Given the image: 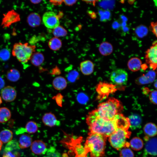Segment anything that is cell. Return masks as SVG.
Instances as JSON below:
<instances>
[{
  "label": "cell",
  "instance_id": "cell-4",
  "mask_svg": "<svg viewBox=\"0 0 157 157\" xmlns=\"http://www.w3.org/2000/svg\"><path fill=\"white\" fill-rule=\"evenodd\" d=\"M35 48V46L29 45L28 43H16L13 45L12 53L20 62L24 63L30 60Z\"/></svg>",
  "mask_w": 157,
  "mask_h": 157
},
{
  "label": "cell",
  "instance_id": "cell-29",
  "mask_svg": "<svg viewBox=\"0 0 157 157\" xmlns=\"http://www.w3.org/2000/svg\"><path fill=\"white\" fill-rule=\"evenodd\" d=\"M6 77L10 81L16 82L17 81L20 77L19 72L15 69H12L9 70L6 74Z\"/></svg>",
  "mask_w": 157,
  "mask_h": 157
},
{
  "label": "cell",
  "instance_id": "cell-18",
  "mask_svg": "<svg viewBox=\"0 0 157 157\" xmlns=\"http://www.w3.org/2000/svg\"><path fill=\"white\" fill-rule=\"evenodd\" d=\"M53 88L58 90H61L65 89L67 85V82L66 79L62 76L56 77L52 81Z\"/></svg>",
  "mask_w": 157,
  "mask_h": 157
},
{
  "label": "cell",
  "instance_id": "cell-31",
  "mask_svg": "<svg viewBox=\"0 0 157 157\" xmlns=\"http://www.w3.org/2000/svg\"><path fill=\"white\" fill-rule=\"evenodd\" d=\"M26 131L30 133L36 132L38 130V126L36 123L33 121H30L26 124L25 126Z\"/></svg>",
  "mask_w": 157,
  "mask_h": 157
},
{
  "label": "cell",
  "instance_id": "cell-21",
  "mask_svg": "<svg viewBox=\"0 0 157 157\" xmlns=\"http://www.w3.org/2000/svg\"><path fill=\"white\" fill-rule=\"evenodd\" d=\"M131 129H135L138 128L142 123V119L138 115L136 114H132L128 117Z\"/></svg>",
  "mask_w": 157,
  "mask_h": 157
},
{
  "label": "cell",
  "instance_id": "cell-2",
  "mask_svg": "<svg viewBox=\"0 0 157 157\" xmlns=\"http://www.w3.org/2000/svg\"><path fill=\"white\" fill-rule=\"evenodd\" d=\"M84 149L90 157H103L105 155L107 138L100 134L89 133Z\"/></svg>",
  "mask_w": 157,
  "mask_h": 157
},
{
  "label": "cell",
  "instance_id": "cell-8",
  "mask_svg": "<svg viewBox=\"0 0 157 157\" xmlns=\"http://www.w3.org/2000/svg\"><path fill=\"white\" fill-rule=\"evenodd\" d=\"M42 21L44 26L50 29H53L60 24L59 17L53 11H49L45 13L42 16Z\"/></svg>",
  "mask_w": 157,
  "mask_h": 157
},
{
  "label": "cell",
  "instance_id": "cell-6",
  "mask_svg": "<svg viewBox=\"0 0 157 157\" xmlns=\"http://www.w3.org/2000/svg\"><path fill=\"white\" fill-rule=\"evenodd\" d=\"M145 61L149 64L150 67L153 70L157 67V43L156 41L153 42L152 45L146 51L145 56Z\"/></svg>",
  "mask_w": 157,
  "mask_h": 157
},
{
  "label": "cell",
  "instance_id": "cell-19",
  "mask_svg": "<svg viewBox=\"0 0 157 157\" xmlns=\"http://www.w3.org/2000/svg\"><path fill=\"white\" fill-rule=\"evenodd\" d=\"M142 64L141 60L139 58L135 57L131 58L128 61L127 66L129 70L136 72L141 68Z\"/></svg>",
  "mask_w": 157,
  "mask_h": 157
},
{
  "label": "cell",
  "instance_id": "cell-22",
  "mask_svg": "<svg viewBox=\"0 0 157 157\" xmlns=\"http://www.w3.org/2000/svg\"><path fill=\"white\" fill-rule=\"evenodd\" d=\"M32 142V138L30 135L27 134H23L19 139V147L22 149L28 148L31 146Z\"/></svg>",
  "mask_w": 157,
  "mask_h": 157
},
{
  "label": "cell",
  "instance_id": "cell-16",
  "mask_svg": "<svg viewBox=\"0 0 157 157\" xmlns=\"http://www.w3.org/2000/svg\"><path fill=\"white\" fill-rule=\"evenodd\" d=\"M80 69L83 74L85 75H89L93 72L94 65L91 61L85 60L80 63Z\"/></svg>",
  "mask_w": 157,
  "mask_h": 157
},
{
  "label": "cell",
  "instance_id": "cell-48",
  "mask_svg": "<svg viewBox=\"0 0 157 157\" xmlns=\"http://www.w3.org/2000/svg\"><path fill=\"white\" fill-rule=\"evenodd\" d=\"M2 103V100L1 97V96H0V106Z\"/></svg>",
  "mask_w": 157,
  "mask_h": 157
},
{
  "label": "cell",
  "instance_id": "cell-25",
  "mask_svg": "<svg viewBox=\"0 0 157 157\" xmlns=\"http://www.w3.org/2000/svg\"><path fill=\"white\" fill-rule=\"evenodd\" d=\"M131 148L135 151H139L143 147V142L140 138L135 137L130 140L129 144Z\"/></svg>",
  "mask_w": 157,
  "mask_h": 157
},
{
  "label": "cell",
  "instance_id": "cell-14",
  "mask_svg": "<svg viewBox=\"0 0 157 157\" xmlns=\"http://www.w3.org/2000/svg\"><path fill=\"white\" fill-rule=\"evenodd\" d=\"M42 120L45 125L49 127L54 126L59 124L55 115L51 112L44 114L42 117Z\"/></svg>",
  "mask_w": 157,
  "mask_h": 157
},
{
  "label": "cell",
  "instance_id": "cell-9",
  "mask_svg": "<svg viewBox=\"0 0 157 157\" xmlns=\"http://www.w3.org/2000/svg\"><path fill=\"white\" fill-rule=\"evenodd\" d=\"M20 21V15L14 10H12L3 14L1 25L3 28H9L13 24Z\"/></svg>",
  "mask_w": 157,
  "mask_h": 157
},
{
  "label": "cell",
  "instance_id": "cell-3",
  "mask_svg": "<svg viewBox=\"0 0 157 157\" xmlns=\"http://www.w3.org/2000/svg\"><path fill=\"white\" fill-rule=\"evenodd\" d=\"M123 109V106L120 101L111 97L106 101L99 104L97 110L100 116L112 120L115 115L121 113Z\"/></svg>",
  "mask_w": 157,
  "mask_h": 157
},
{
  "label": "cell",
  "instance_id": "cell-1",
  "mask_svg": "<svg viewBox=\"0 0 157 157\" xmlns=\"http://www.w3.org/2000/svg\"><path fill=\"white\" fill-rule=\"evenodd\" d=\"M86 123L90 132L101 134L107 138L118 129L113 119L109 120L99 114L97 109L89 112L86 116Z\"/></svg>",
  "mask_w": 157,
  "mask_h": 157
},
{
  "label": "cell",
  "instance_id": "cell-12",
  "mask_svg": "<svg viewBox=\"0 0 157 157\" xmlns=\"http://www.w3.org/2000/svg\"><path fill=\"white\" fill-rule=\"evenodd\" d=\"M31 149L34 154L37 155L44 154L47 150L45 143L40 140L33 142L31 146Z\"/></svg>",
  "mask_w": 157,
  "mask_h": 157
},
{
  "label": "cell",
  "instance_id": "cell-41",
  "mask_svg": "<svg viewBox=\"0 0 157 157\" xmlns=\"http://www.w3.org/2000/svg\"><path fill=\"white\" fill-rule=\"evenodd\" d=\"M78 74L77 72L76 71H72V72L69 75V76H68V79L71 81H73V79L74 80V78H75L76 77V74Z\"/></svg>",
  "mask_w": 157,
  "mask_h": 157
},
{
  "label": "cell",
  "instance_id": "cell-37",
  "mask_svg": "<svg viewBox=\"0 0 157 157\" xmlns=\"http://www.w3.org/2000/svg\"><path fill=\"white\" fill-rule=\"evenodd\" d=\"M157 90H154L151 92L149 97L150 101L155 105L157 104Z\"/></svg>",
  "mask_w": 157,
  "mask_h": 157
},
{
  "label": "cell",
  "instance_id": "cell-27",
  "mask_svg": "<svg viewBox=\"0 0 157 157\" xmlns=\"http://www.w3.org/2000/svg\"><path fill=\"white\" fill-rule=\"evenodd\" d=\"M11 117V112L8 108L5 107L0 108V123H2L7 122Z\"/></svg>",
  "mask_w": 157,
  "mask_h": 157
},
{
  "label": "cell",
  "instance_id": "cell-10",
  "mask_svg": "<svg viewBox=\"0 0 157 157\" xmlns=\"http://www.w3.org/2000/svg\"><path fill=\"white\" fill-rule=\"evenodd\" d=\"M96 90L99 98L101 99L107 97L109 94L116 90L115 85L102 82H100L97 85Z\"/></svg>",
  "mask_w": 157,
  "mask_h": 157
},
{
  "label": "cell",
  "instance_id": "cell-20",
  "mask_svg": "<svg viewBox=\"0 0 157 157\" xmlns=\"http://www.w3.org/2000/svg\"><path fill=\"white\" fill-rule=\"evenodd\" d=\"M143 131L145 135L148 137H154L157 134V126L154 123H148L144 126Z\"/></svg>",
  "mask_w": 157,
  "mask_h": 157
},
{
  "label": "cell",
  "instance_id": "cell-33",
  "mask_svg": "<svg viewBox=\"0 0 157 157\" xmlns=\"http://www.w3.org/2000/svg\"><path fill=\"white\" fill-rule=\"evenodd\" d=\"M10 56V52L8 49L4 48L0 50V60L6 61L8 60Z\"/></svg>",
  "mask_w": 157,
  "mask_h": 157
},
{
  "label": "cell",
  "instance_id": "cell-13",
  "mask_svg": "<svg viewBox=\"0 0 157 157\" xmlns=\"http://www.w3.org/2000/svg\"><path fill=\"white\" fill-rule=\"evenodd\" d=\"M156 73L154 70H150L145 74L138 78L135 82L138 85H144L151 83L156 78Z\"/></svg>",
  "mask_w": 157,
  "mask_h": 157
},
{
  "label": "cell",
  "instance_id": "cell-46",
  "mask_svg": "<svg viewBox=\"0 0 157 157\" xmlns=\"http://www.w3.org/2000/svg\"><path fill=\"white\" fill-rule=\"evenodd\" d=\"M157 81L156 80L155 82V83H154V86L155 88L156 89L157 88Z\"/></svg>",
  "mask_w": 157,
  "mask_h": 157
},
{
  "label": "cell",
  "instance_id": "cell-39",
  "mask_svg": "<svg viewBox=\"0 0 157 157\" xmlns=\"http://www.w3.org/2000/svg\"><path fill=\"white\" fill-rule=\"evenodd\" d=\"M50 2L53 5L56 6H60L63 2V0H50Z\"/></svg>",
  "mask_w": 157,
  "mask_h": 157
},
{
  "label": "cell",
  "instance_id": "cell-26",
  "mask_svg": "<svg viewBox=\"0 0 157 157\" xmlns=\"http://www.w3.org/2000/svg\"><path fill=\"white\" fill-rule=\"evenodd\" d=\"M13 138L12 131L8 129L3 130L0 132V140L4 143H8Z\"/></svg>",
  "mask_w": 157,
  "mask_h": 157
},
{
  "label": "cell",
  "instance_id": "cell-32",
  "mask_svg": "<svg viewBox=\"0 0 157 157\" xmlns=\"http://www.w3.org/2000/svg\"><path fill=\"white\" fill-rule=\"evenodd\" d=\"M18 143L15 140H11L8 143L5 148V152H11L19 148Z\"/></svg>",
  "mask_w": 157,
  "mask_h": 157
},
{
  "label": "cell",
  "instance_id": "cell-40",
  "mask_svg": "<svg viewBox=\"0 0 157 157\" xmlns=\"http://www.w3.org/2000/svg\"><path fill=\"white\" fill-rule=\"evenodd\" d=\"M77 0H63L65 4L68 6H71L75 4Z\"/></svg>",
  "mask_w": 157,
  "mask_h": 157
},
{
  "label": "cell",
  "instance_id": "cell-47",
  "mask_svg": "<svg viewBox=\"0 0 157 157\" xmlns=\"http://www.w3.org/2000/svg\"><path fill=\"white\" fill-rule=\"evenodd\" d=\"M3 157H10L8 155L5 154H4L3 155Z\"/></svg>",
  "mask_w": 157,
  "mask_h": 157
},
{
  "label": "cell",
  "instance_id": "cell-35",
  "mask_svg": "<svg viewBox=\"0 0 157 157\" xmlns=\"http://www.w3.org/2000/svg\"><path fill=\"white\" fill-rule=\"evenodd\" d=\"M120 157H134V154L130 149L124 148L122 149L119 153Z\"/></svg>",
  "mask_w": 157,
  "mask_h": 157
},
{
  "label": "cell",
  "instance_id": "cell-28",
  "mask_svg": "<svg viewBox=\"0 0 157 157\" xmlns=\"http://www.w3.org/2000/svg\"><path fill=\"white\" fill-rule=\"evenodd\" d=\"M48 45L51 49L53 51H57L61 47L62 43L60 39L58 38L54 37L49 40Z\"/></svg>",
  "mask_w": 157,
  "mask_h": 157
},
{
  "label": "cell",
  "instance_id": "cell-42",
  "mask_svg": "<svg viewBox=\"0 0 157 157\" xmlns=\"http://www.w3.org/2000/svg\"><path fill=\"white\" fill-rule=\"evenodd\" d=\"M5 85V82L2 78L0 76V90Z\"/></svg>",
  "mask_w": 157,
  "mask_h": 157
},
{
  "label": "cell",
  "instance_id": "cell-11",
  "mask_svg": "<svg viewBox=\"0 0 157 157\" xmlns=\"http://www.w3.org/2000/svg\"><path fill=\"white\" fill-rule=\"evenodd\" d=\"M2 99L6 102L13 101L16 98L17 92L13 87L8 86L2 89L1 92Z\"/></svg>",
  "mask_w": 157,
  "mask_h": 157
},
{
  "label": "cell",
  "instance_id": "cell-34",
  "mask_svg": "<svg viewBox=\"0 0 157 157\" xmlns=\"http://www.w3.org/2000/svg\"><path fill=\"white\" fill-rule=\"evenodd\" d=\"M45 157H62L60 154L53 147H51L47 150Z\"/></svg>",
  "mask_w": 157,
  "mask_h": 157
},
{
  "label": "cell",
  "instance_id": "cell-7",
  "mask_svg": "<svg viewBox=\"0 0 157 157\" xmlns=\"http://www.w3.org/2000/svg\"><path fill=\"white\" fill-rule=\"evenodd\" d=\"M128 74L124 69H117L112 71L110 76V79L114 84L118 85L126 84L128 80Z\"/></svg>",
  "mask_w": 157,
  "mask_h": 157
},
{
  "label": "cell",
  "instance_id": "cell-23",
  "mask_svg": "<svg viewBox=\"0 0 157 157\" xmlns=\"http://www.w3.org/2000/svg\"><path fill=\"white\" fill-rule=\"evenodd\" d=\"M99 50L101 55L106 56L109 55L112 53L113 48V46L110 43L105 42L100 44L99 47Z\"/></svg>",
  "mask_w": 157,
  "mask_h": 157
},
{
  "label": "cell",
  "instance_id": "cell-30",
  "mask_svg": "<svg viewBox=\"0 0 157 157\" xmlns=\"http://www.w3.org/2000/svg\"><path fill=\"white\" fill-rule=\"evenodd\" d=\"M52 33L55 37L58 38L66 36L67 34V31L63 26L59 25L53 29Z\"/></svg>",
  "mask_w": 157,
  "mask_h": 157
},
{
  "label": "cell",
  "instance_id": "cell-38",
  "mask_svg": "<svg viewBox=\"0 0 157 157\" xmlns=\"http://www.w3.org/2000/svg\"><path fill=\"white\" fill-rule=\"evenodd\" d=\"M150 28L151 31L157 37V22H152L150 23Z\"/></svg>",
  "mask_w": 157,
  "mask_h": 157
},
{
  "label": "cell",
  "instance_id": "cell-44",
  "mask_svg": "<svg viewBox=\"0 0 157 157\" xmlns=\"http://www.w3.org/2000/svg\"><path fill=\"white\" fill-rule=\"evenodd\" d=\"M30 1L31 3L34 4H38L42 1L41 0H30Z\"/></svg>",
  "mask_w": 157,
  "mask_h": 157
},
{
  "label": "cell",
  "instance_id": "cell-15",
  "mask_svg": "<svg viewBox=\"0 0 157 157\" xmlns=\"http://www.w3.org/2000/svg\"><path fill=\"white\" fill-rule=\"evenodd\" d=\"M145 152L151 156H156L157 155V139L154 138L148 140L145 147Z\"/></svg>",
  "mask_w": 157,
  "mask_h": 157
},
{
  "label": "cell",
  "instance_id": "cell-24",
  "mask_svg": "<svg viewBox=\"0 0 157 157\" xmlns=\"http://www.w3.org/2000/svg\"><path fill=\"white\" fill-rule=\"evenodd\" d=\"M30 60L33 65L35 66H38L43 62L44 57L43 55L40 52H34L32 54Z\"/></svg>",
  "mask_w": 157,
  "mask_h": 157
},
{
  "label": "cell",
  "instance_id": "cell-43",
  "mask_svg": "<svg viewBox=\"0 0 157 157\" xmlns=\"http://www.w3.org/2000/svg\"><path fill=\"white\" fill-rule=\"evenodd\" d=\"M83 1L87 3H89L90 4H92L94 6L95 3L96 1Z\"/></svg>",
  "mask_w": 157,
  "mask_h": 157
},
{
  "label": "cell",
  "instance_id": "cell-5",
  "mask_svg": "<svg viewBox=\"0 0 157 157\" xmlns=\"http://www.w3.org/2000/svg\"><path fill=\"white\" fill-rule=\"evenodd\" d=\"M131 133L128 130L118 128L108 137V141L113 148L119 150L126 145V140Z\"/></svg>",
  "mask_w": 157,
  "mask_h": 157
},
{
  "label": "cell",
  "instance_id": "cell-36",
  "mask_svg": "<svg viewBox=\"0 0 157 157\" xmlns=\"http://www.w3.org/2000/svg\"><path fill=\"white\" fill-rule=\"evenodd\" d=\"M147 27L144 26H140L138 27L136 29V33L138 36L142 37L146 35L148 32Z\"/></svg>",
  "mask_w": 157,
  "mask_h": 157
},
{
  "label": "cell",
  "instance_id": "cell-17",
  "mask_svg": "<svg viewBox=\"0 0 157 157\" xmlns=\"http://www.w3.org/2000/svg\"><path fill=\"white\" fill-rule=\"evenodd\" d=\"M41 18L39 14L36 13L30 14L27 18V22L29 26L36 27L39 26L41 22Z\"/></svg>",
  "mask_w": 157,
  "mask_h": 157
},
{
  "label": "cell",
  "instance_id": "cell-45",
  "mask_svg": "<svg viewBox=\"0 0 157 157\" xmlns=\"http://www.w3.org/2000/svg\"><path fill=\"white\" fill-rule=\"evenodd\" d=\"M2 145H3V143L0 140V151L1 149Z\"/></svg>",
  "mask_w": 157,
  "mask_h": 157
}]
</instances>
